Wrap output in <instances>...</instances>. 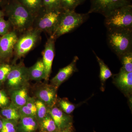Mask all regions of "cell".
I'll return each mask as SVG.
<instances>
[{"label":"cell","mask_w":132,"mask_h":132,"mask_svg":"<svg viewBox=\"0 0 132 132\" xmlns=\"http://www.w3.org/2000/svg\"><path fill=\"white\" fill-rule=\"evenodd\" d=\"M4 6L3 12L13 30L23 33L32 28L35 17L18 0H7Z\"/></svg>","instance_id":"obj_1"},{"label":"cell","mask_w":132,"mask_h":132,"mask_svg":"<svg viewBox=\"0 0 132 132\" xmlns=\"http://www.w3.org/2000/svg\"><path fill=\"white\" fill-rule=\"evenodd\" d=\"M107 42L118 57L132 52V29H107Z\"/></svg>","instance_id":"obj_2"},{"label":"cell","mask_w":132,"mask_h":132,"mask_svg":"<svg viewBox=\"0 0 132 132\" xmlns=\"http://www.w3.org/2000/svg\"><path fill=\"white\" fill-rule=\"evenodd\" d=\"M88 14L76 13L75 10H64L55 30L50 37L56 40L62 35L73 32L84 23Z\"/></svg>","instance_id":"obj_3"},{"label":"cell","mask_w":132,"mask_h":132,"mask_svg":"<svg viewBox=\"0 0 132 132\" xmlns=\"http://www.w3.org/2000/svg\"><path fill=\"white\" fill-rule=\"evenodd\" d=\"M104 25L107 29H132V5L123 6L105 16Z\"/></svg>","instance_id":"obj_4"},{"label":"cell","mask_w":132,"mask_h":132,"mask_svg":"<svg viewBox=\"0 0 132 132\" xmlns=\"http://www.w3.org/2000/svg\"><path fill=\"white\" fill-rule=\"evenodd\" d=\"M64 9L48 10L43 8L35 16L32 28L41 32L48 34L50 36L58 25Z\"/></svg>","instance_id":"obj_5"},{"label":"cell","mask_w":132,"mask_h":132,"mask_svg":"<svg viewBox=\"0 0 132 132\" xmlns=\"http://www.w3.org/2000/svg\"><path fill=\"white\" fill-rule=\"evenodd\" d=\"M41 32L32 28L18 37L14 51L15 61L26 55L32 49L39 40Z\"/></svg>","instance_id":"obj_6"},{"label":"cell","mask_w":132,"mask_h":132,"mask_svg":"<svg viewBox=\"0 0 132 132\" xmlns=\"http://www.w3.org/2000/svg\"><path fill=\"white\" fill-rule=\"evenodd\" d=\"M29 80L28 68L21 62L18 64L13 65L5 82L10 91L28 86Z\"/></svg>","instance_id":"obj_7"},{"label":"cell","mask_w":132,"mask_h":132,"mask_svg":"<svg viewBox=\"0 0 132 132\" xmlns=\"http://www.w3.org/2000/svg\"><path fill=\"white\" fill-rule=\"evenodd\" d=\"M91 3L87 13H98L105 17L119 8L131 4L127 0H91Z\"/></svg>","instance_id":"obj_8"},{"label":"cell","mask_w":132,"mask_h":132,"mask_svg":"<svg viewBox=\"0 0 132 132\" xmlns=\"http://www.w3.org/2000/svg\"><path fill=\"white\" fill-rule=\"evenodd\" d=\"M18 36L14 30L0 38V61L6 60L12 57L14 53L15 46Z\"/></svg>","instance_id":"obj_9"},{"label":"cell","mask_w":132,"mask_h":132,"mask_svg":"<svg viewBox=\"0 0 132 132\" xmlns=\"http://www.w3.org/2000/svg\"><path fill=\"white\" fill-rule=\"evenodd\" d=\"M57 89L51 84H43L36 90L35 94L37 99L43 102L49 109L57 104Z\"/></svg>","instance_id":"obj_10"},{"label":"cell","mask_w":132,"mask_h":132,"mask_svg":"<svg viewBox=\"0 0 132 132\" xmlns=\"http://www.w3.org/2000/svg\"><path fill=\"white\" fill-rule=\"evenodd\" d=\"M113 82L125 96L131 97L132 72H128L121 67L119 73L113 76Z\"/></svg>","instance_id":"obj_11"},{"label":"cell","mask_w":132,"mask_h":132,"mask_svg":"<svg viewBox=\"0 0 132 132\" xmlns=\"http://www.w3.org/2000/svg\"><path fill=\"white\" fill-rule=\"evenodd\" d=\"M55 40L50 37L45 45V49L42 52V61L46 73L45 80L49 79L50 74L52 72L53 61L55 56Z\"/></svg>","instance_id":"obj_12"},{"label":"cell","mask_w":132,"mask_h":132,"mask_svg":"<svg viewBox=\"0 0 132 132\" xmlns=\"http://www.w3.org/2000/svg\"><path fill=\"white\" fill-rule=\"evenodd\" d=\"M79 58L78 56H75L72 61L70 64L60 69L57 74L50 80L51 85L58 89L62 83L68 79L73 74L78 71L76 64Z\"/></svg>","instance_id":"obj_13"},{"label":"cell","mask_w":132,"mask_h":132,"mask_svg":"<svg viewBox=\"0 0 132 132\" xmlns=\"http://www.w3.org/2000/svg\"><path fill=\"white\" fill-rule=\"evenodd\" d=\"M48 112L59 130L73 125L72 117L64 113L56 105L49 108Z\"/></svg>","instance_id":"obj_14"},{"label":"cell","mask_w":132,"mask_h":132,"mask_svg":"<svg viewBox=\"0 0 132 132\" xmlns=\"http://www.w3.org/2000/svg\"><path fill=\"white\" fill-rule=\"evenodd\" d=\"M28 86L9 91L11 103L18 108L25 105L30 97L28 94Z\"/></svg>","instance_id":"obj_15"},{"label":"cell","mask_w":132,"mask_h":132,"mask_svg":"<svg viewBox=\"0 0 132 132\" xmlns=\"http://www.w3.org/2000/svg\"><path fill=\"white\" fill-rule=\"evenodd\" d=\"M39 127L36 118L30 116H21L18 121L16 132H36Z\"/></svg>","instance_id":"obj_16"},{"label":"cell","mask_w":132,"mask_h":132,"mask_svg":"<svg viewBox=\"0 0 132 132\" xmlns=\"http://www.w3.org/2000/svg\"><path fill=\"white\" fill-rule=\"evenodd\" d=\"M29 80L40 81L46 78V73L42 60H39L35 64L28 68Z\"/></svg>","instance_id":"obj_17"},{"label":"cell","mask_w":132,"mask_h":132,"mask_svg":"<svg viewBox=\"0 0 132 132\" xmlns=\"http://www.w3.org/2000/svg\"><path fill=\"white\" fill-rule=\"evenodd\" d=\"M35 17L44 8L43 0H18Z\"/></svg>","instance_id":"obj_18"},{"label":"cell","mask_w":132,"mask_h":132,"mask_svg":"<svg viewBox=\"0 0 132 132\" xmlns=\"http://www.w3.org/2000/svg\"><path fill=\"white\" fill-rule=\"evenodd\" d=\"M38 128L40 132H56L60 131L49 112L39 123Z\"/></svg>","instance_id":"obj_19"},{"label":"cell","mask_w":132,"mask_h":132,"mask_svg":"<svg viewBox=\"0 0 132 132\" xmlns=\"http://www.w3.org/2000/svg\"><path fill=\"white\" fill-rule=\"evenodd\" d=\"M35 101V98L30 97L27 102L19 108V113L21 117L30 116L36 118V108Z\"/></svg>","instance_id":"obj_20"},{"label":"cell","mask_w":132,"mask_h":132,"mask_svg":"<svg viewBox=\"0 0 132 132\" xmlns=\"http://www.w3.org/2000/svg\"><path fill=\"white\" fill-rule=\"evenodd\" d=\"M19 109V108L11 102L8 106L1 109L0 111V114L4 119L19 121L21 117Z\"/></svg>","instance_id":"obj_21"},{"label":"cell","mask_w":132,"mask_h":132,"mask_svg":"<svg viewBox=\"0 0 132 132\" xmlns=\"http://www.w3.org/2000/svg\"><path fill=\"white\" fill-rule=\"evenodd\" d=\"M93 52L94 53L100 66V78L101 81L102 86H103L107 80L112 77L113 75L112 73L108 66L104 63V61L98 57L94 51Z\"/></svg>","instance_id":"obj_22"},{"label":"cell","mask_w":132,"mask_h":132,"mask_svg":"<svg viewBox=\"0 0 132 132\" xmlns=\"http://www.w3.org/2000/svg\"><path fill=\"white\" fill-rule=\"evenodd\" d=\"M56 105L67 114H70L75 110L78 105L72 104L67 98L57 99Z\"/></svg>","instance_id":"obj_23"},{"label":"cell","mask_w":132,"mask_h":132,"mask_svg":"<svg viewBox=\"0 0 132 132\" xmlns=\"http://www.w3.org/2000/svg\"><path fill=\"white\" fill-rule=\"evenodd\" d=\"M35 104L36 108V118L39 123L47 115L49 109L45 104L38 99H36Z\"/></svg>","instance_id":"obj_24"},{"label":"cell","mask_w":132,"mask_h":132,"mask_svg":"<svg viewBox=\"0 0 132 132\" xmlns=\"http://www.w3.org/2000/svg\"><path fill=\"white\" fill-rule=\"evenodd\" d=\"M122 68L128 72H132V52L124 54L119 56Z\"/></svg>","instance_id":"obj_25"},{"label":"cell","mask_w":132,"mask_h":132,"mask_svg":"<svg viewBox=\"0 0 132 132\" xmlns=\"http://www.w3.org/2000/svg\"><path fill=\"white\" fill-rule=\"evenodd\" d=\"M3 126L1 132H16L18 121L4 119Z\"/></svg>","instance_id":"obj_26"},{"label":"cell","mask_w":132,"mask_h":132,"mask_svg":"<svg viewBox=\"0 0 132 132\" xmlns=\"http://www.w3.org/2000/svg\"><path fill=\"white\" fill-rule=\"evenodd\" d=\"M13 65L6 63L0 64V86L5 83Z\"/></svg>","instance_id":"obj_27"},{"label":"cell","mask_w":132,"mask_h":132,"mask_svg":"<svg viewBox=\"0 0 132 132\" xmlns=\"http://www.w3.org/2000/svg\"><path fill=\"white\" fill-rule=\"evenodd\" d=\"M60 3L62 9L71 10H75L80 4L79 0H60Z\"/></svg>","instance_id":"obj_28"},{"label":"cell","mask_w":132,"mask_h":132,"mask_svg":"<svg viewBox=\"0 0 132 132\" xmlns=\"http://www.w3.org/2000/svg\"><path fill=\"white\" fill-rule=\"evenodd\" d=\"M44 8L53 10L62 9L61 6L60 0H43Z\"/></svg>","instance_id":"obj_29"},{"label":"cell","mask_w":132,"mask_h":132,"mask_svg":"<svg viewBox=\"0 0 132 132\" xmlns=\"http://www.w3.org/2000/svg\"><path fill=\"white\" fill-rule=\"evenodd\" d=\"M11 25L8 21H6L4 18L0 19V36L5 35L9 32L11 28Z\"/></svg>","instance_id":"obj_30"},{"label":"cell","mask_w":132,"mask_h":132,"mask_svg":"<svg viewBox=\"0 0 132 132\" xmlns=\"http://www.w3.org/2000/svg\"><path fill=\"white\" fill-rule=\"evenodd\" d=\"M11 103L10 98H9L6 92L0 90V108H3L8 106Z\"/></svg>","instance_id":"obj_31"},{"label":"cell","mask_w":132,"mask_h":132,"mask_svg":"<svg viewBox=\"0 0 132 132\" xmlns=\"http://www.w3.org/2000/svg\"><path fill=\"white\" fill-rule=\"evenodd\" d=\"M59 132H73V125L66 128L62 130H60Z\"/></svg>","instance_id":"obj_32"},{"label":"cell","mask_w":132,"mask_h":132,"mask_svg":"<svg viewBox=\"0 0 132 132\" xmlns=\"http://www.w3.org/2000/svg\"><path fill=\"white\" fill-rule=\"evenodd\" d=\"M3 126V118L1 116L0 117V132L2 129Z\"/></svg>","instance_id":"obj_33"},{"label":"cell","mask_w":132,"mask_h":132,"mask_svg":"<svg viewBox=\"0 0 132 132\" xmlns=\"http://www.w3.org/2000/svg\"><path fill=\"white\" fill-rule=\"evenodd\" d=\"M7 0H0V6H4Z\"/></svg>","instance_id":"obj_34"},{"label":"cell","mask_w":132,"mask_h":132,"mask_svg":"<svg viewBox=\"0 0 132 132\" xmlns=\"http://www.w3.org/2000/svg\"><path fill=\"white\" fill-rule=\"evenodd\" d=\"M5 14L3 11H2L0 10V19H2V18H4V15H5Z\"/></svg>","instance_id":"obj_35"},{"label":"cell","mask_w":132,"mask_h":132,"mask_svg":"<svg viewBox=\"0 0 132 132\" xmlns=\"http://www.w3.org/2000/svg\"><path fill=\"white\" fill-rule=\"evenodd\" d=\"M85 1V0H79V2L80 4H81V3H82V2H84Z\"/></svg>","instance_id":"obj_36"},{"label":"cell","mask_w":132,"mask_h":132,"mask_svg":"<svg viewBox=\"0 0 132 132\" xmlns=\"http://www.w3.org/2000/svg\"><path fill=\"white\" fill-rule=\"evenodd\" d=\"M127 1H128L130 2V1H131V0H127Z\"/></svg>","instance_id":"obj_37"},{"label":"cell","mask_w":132,"mask_h":132,"mask_svg":"<svg viewBox=\"0 0 132 132\" xmlns=\"http://www.w3.org/2000/svg\"></svg>","instance_id":"obj_38"}]
</instances>
